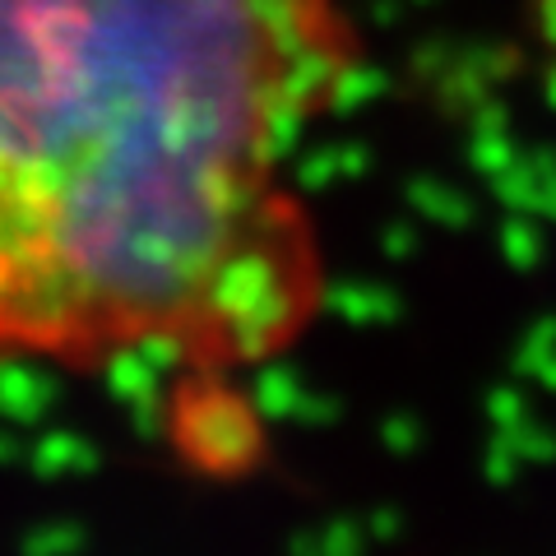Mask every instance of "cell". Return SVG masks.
I'll return each mask as SVG.
<instances>
[{
  "label": "cell",
  "instance_id": "cell-1",
  "mask_svg": "<svg viewBox=\"0 0 556 556\" xmlns=\"http://www.w3.org/2000/svg\"><path fill=\"white\" fill-rule=\"evenodd\" d=\"M357 65L348 0H0V362L283 357L325 302L288 159Z\"/></svg>",
  "mask_w": 556,
  "mask_h": 556
}]
</instances>
